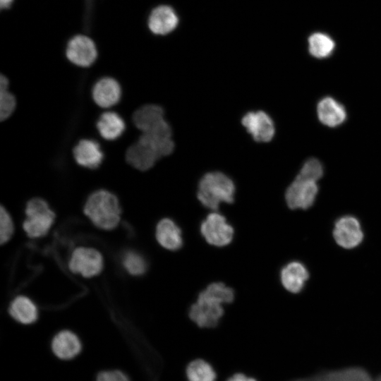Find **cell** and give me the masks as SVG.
I'll return each mask as SVG.
<instances>
[{
  "mask_svg": "<svg viewBox=\"0 0 381 381\" xmlns=\"http://www.w3.org/2000/svg\"><path fill=\"white\" fill-rule=\"evenodd\" d=\"M334 48V41L324 33H314L308 38V50L314 57L319 59L327 57L332 53Z\"/></svg>",
  "mask_w": 381,
  "mask_h": 381,
  "instance_id": "23",
  "label": "cell"
},
{
  "mask_svg": "<svg viewBox=\"0 0 381 381\" xmlns=\"http://www.w3.org/2000/svg\"><path fill=\"white\" fill-rule=\"evenodd\" d=\"M51 347L56 358L62 361H70L80 354L82 344L73 332L63 330L53 337Z\"/></svg>",
  "mask_w": 381,
  "mask_h": 381,
  "instance_id": "16",
  "label": "cell"
},
{
  "mask_svg": "<svg viewBox=\"0 0 381 381\" xmlns=\"http://www.w3.org/2000/svg\"><path fill=\"white\" fill-rule=\"evenodd\" d=\"M14 2V0H0V8L1 11L10 9Z\"/></svg>",
  "mask_w": 381,
  "mask_h": 381,
  "instance_id": "30",
  "label": "cell"
},
{
  "mask_svg": "<svg viewBox=\"0 0 381 381\" xmlns=\"http://www.w3.org/2000/svg\"><path fill=\"white\" fill-rule=\"evenodd\" d=\"M123 265L126 270L133 275H140L147 269V263L145 259L140 255L132 251L125 255Z\"/></svg>",
  "mask_w": 381,
  "mask_h": 381,
  "instance_id": "25",
  "label": "cell"
},
{
  "mask_svg": "<svg viewBox=\"0 0 381 381\" xmlns=\"http://www.w3.org/2000/svg\"><path fill=\"white\" fill-rule=\"evenodd\" d=\"M16 104V98L9 90V80L1 73L0 75V119L1 121L6 120L13 114Z\"/></svg>",
  "mask_w": 381,
  "mask_h": 381,
  "instance_id": "22",
  "label": "cell"
},
{
  "mask_svg": "<svg viewBox=\"0 0 381 381\" xmlns=\"http://www.w3.org/2000/svg\"><path fill=\"white\" fill-rule=\"evenodd\" d=\"M121 97V87L117 80L110 76L98 79L92 88V97L99 107L108 109L116 105Z\"/></svg>",
  "mask_w": 381,
  "mask_h": 381,
  "instance_id": "13",
  "label": "cell"
},
{
  "mask_svg": "<svg viewBox=\"0 0 381 381\" xmlns=\"http://www.w3.org/2000/svg\"><path fill=\"white\" fill-rule=\"evenodd\" d=\"M200 229L205 241L217 247L229 244L234 234L232 226L227 222L225 217L215 211L206 217Z\"/></svg>",
  "mask_w": 381,
  "mask_h": 381,
  "instance_id": "7",
  "label": "cell"
},
{
  "mask_svg": "<svg viewBox=\"0 0 381 381\" xmlns=\"http://www.w3.org/2000/svg\"><path fill=\"white\" fill-rule=\"evenodd\" d=\"M241 123L256 142L267 143L274 136V123L270 115L263 111L246 113L243 116Z\"/></svg>",
  "mask_w": 381,
  "mask_h": 381,
  "instance_id": "10",
  "label": "cell"
},
{
  "mask_svg": "<svg viewBox=\"0 0 381 381\" xmlns=\"http://www.w3.org/2000/svg\"><path fill=\"white\" fill-rule=\"evenodd\" d=\"M25 214L26 219L23 226L31 238L46 235L55 218V214L49 208L47 202L40 198H34L28 202Z\"/></svg>",
  "mask_w": 381,
  "mask_h": 381,
  "instance_id": "4",
  "label": "cell"
},
{
  "mask_svg": "<svg viewBox=\"0 0 381 381\" xmlns=\"http://www.w3.org/2000/svg\"><path fill=\"white\" fill-rule=\"evenodd\" d=\"M308 272L299 262L293 261L281 270L280 279L283 286L289 292H300L308 278Z\"/></svg>",
  "mask_w": 381,
  "mask_h": 381,
  "instance_id": "17",
  "label": "cell"
},
{
  "mask_svg": "<svg viewBox=\"0 0 381 381\" xmlns=\"http://www.w3.org/2000/svg\"><path fill=\"white\" fill-rule=\"evenodd\" d=\"M13 232V225L11 218L3 206L0 208V243L8 241Z\"/></svg>",
  "mask_w": 381,
  "mask_h": 381,
  "instance_id": "27",
  "label": "cell"
},
{
  "mask_svg": "<svg viewBox=\"0 0 381 381\" xmlns=\"http://www.w3.org/2000/svg\"><path fill=\"white\" fill-rule=\"evenodd\" d=\"M333 236L337 244L344 248L356 247L363 238L358 220L351 216H345L337 221Z\"/></svg>",
  "mask_w": 381,
  "mask_h": 381,
  "instance_id": "12",
  "label": "cell"
},
{
  "mask_svg": "<svg viewBox=\"0 0 381 381\" xmlns=\"http://www.w3.org/2000/svg\"><path fill=\"white\" fill-rule=\"evenodd\" d=\"M132 121L141 133L172 132L163 108L158 104H147L139 107L133 114Z\"/></svg>",
  "mask_w": 381,
  "mask_h": 381,
  "instance_id": "6",
  "label": "cell"
},
{
  "mask_svg": "<svg viewBox=\"0 0 381 381\" xmlns=\"http://www.w3.org/2000/svg\"><path fill=\"white\" fill-rule=\"evenodd\" d=\"M188 381H215L216 373L205 361L197 359L190 362L186 368Z\"/></svg>",
  "mask_w": 381,
  "mask_h": 381,
  "instance_id": "24",
  "label": "cell"
},
{
  "mask_svg": "<svg viewBox=\"0 0 381 381\" xmlns=\"http://www.w3.org/2000/svg\"><path fill=\"white\" fill-rule=\"evenodd\" d=\"M96 128L102 138L112 141L122 135L126 129V123L118 113L107 111L99 116Z\"/></svg>",
  "mask_w": 381,
  "mask_h": 381,
  "instance_id": "20",
  "label": "cell"
},
{
  "mask_svg": "<svg viewBox=\"0 0 381 381\" xmlns=\"http://www.w3.org/2000/svg\"><path fill=\"white\" fill-rule=\"evenodd\" d=\"M102 257L97 250L80 247L73 251L68 267L74 273H80L85 277H91L102 271Z\"/></svg>",
  "mask_w": 381,
  "mask_h": 381,
  "instance_id": "11",
  "label": "cell"
},
{
  "mask_svg": "<svg viewBox=\"0 0 381 381\" xmlns=\"http://www.w3.org/2000/svg\"><path fill=\"white\" fill-rule=\"evenodd\" d=\"M95 381H131L128 375L121 370L111 369L99 372Z\"/></svg>",
  "mask_w": 381,
  "mask_h": 381,
  "instance_id": "28",
  "label": "cell"
},
{
  "mask_svg": "<svg viewBox=\"0 0 381 381\" xmlns=\"http://www.w3.org/2000/svg\"><path fill=\"white\" fill-rule=\"evenodd\" d=\"M226 381H257L253 377H248L241 373H237L230 377Z\"/></svg>",
  "mask_w": 381,
  "mask_h": 381,
  "instance_id": "29",
  "label": "cell"
},
{
  "mask_svg": "<svg viewBox=\"0 0 381 381\" xmlns=\"http://www.w3.org/2000/svg\"><path fill=\"white\" fill-rule=\"evenodd\" d=\"M317 114L320 122L329 127L339 126L346 118L344 107L330 97H324L318 102Z\"/></svg>",
  "mask_w": 381,
  "mask_h": 381,
  "instance_id": "18",
  "label": "cell"
},
{
  "mask_svg": "<svg viewBox=\"0 0 381 381\" xmlns=\"http://www.w3.org/2000/svg\"><path fill=\"white\" fill-rule=\"evenodd\" d=\"M234 299V290L221 282L210 284L201 291L189 310V318L200 327H214L224 315L222 304Z\"/></svg>",
  "mask_w": 381,
  "mask_h": 381,
  "instance_id": "1",
  "label": "cell"
},
{
  "mask_svg": "<svg viewBox=\"0 0 381 381\" xmlns=\"http://www.w3.org/2000/svg\"><path fill=\"white\" fill-rule=\"evenodd\" d=\"M127 163L135 169L145 171L150 169L162 158L157 149L147 140L139 136L125 154Z\"/></svg>",
  "mask_w": 381,
  "mask_h": 381,
  "instance_id": "9",
  "label": "cell"
},
{
  "mask_svg": "<svg viewBox=\"0 0 381 381\" xmlns=\"http://www.w3.org/2000/svg\"><path fill=\"white\" fill-rule=\"evenodd\" d=\"M67 60L78 67L91 66L98 57V49L95 40L85 34H76L71 37L65 47Z\"/></svg>",
  "mask_w": 381,
  "mask_h": 381,
  "instance_id": "5",
  "label": "cell"
},
{
  "mask_svg": "<svg viewBox=\"0 0 381 381\" xmlns=\"http://www.w3.org/2000/svg\"><path fill=\"white\" fill-rule=\"evenodd\" d=\"M322 174L323 168L321 162L315 158H310L303 164L297 176L317 182Z\"/></svg>",
  "mask_w": 381,
  "mask_h": 381,
  "instance_id": "26",
  "label": "cell"
},
{
  "mask_svg": "<svg viewBox=\"0 0 381 381\" xmlns=\"http://www.w3.org/2000/svg\"><path fill=\"white\" fill-rule=\"evenodd\" d=\"M11 315L23 324L34 322L37 318V311L35 304L28 298L20 296L16 297L9 308Z\"/></svg>",
  "mask_w": 381,
  "mask_h": 381,
  "instance_id": "21",
  "label": "cell"
},
{
  "mask_svg": "<svg viewBox=\"0 0 381 381\" xmlns=\"http://www.w3.org/2000/svg\"><path fill=\"white\" fill-rule=\"evenodd\" d=\"M73 156L80 167L94 169L102 162L104 155L99 144L95 140H80L73 149Z\"/></svg>",
  "mask_w": 381,
  "mask_h": 381,
  "instance_id": "14",
  "label": "cell"
},
{
  "mask_svg": "<svg viewBox=\"0 0 381 381\" xmlns=\"http://www.w3.org/2000/svg\"><path fill=\"white\" fill-rule=\"evenodd\" d=\"M156 238L163 248L169 250H177L183 245L181 229L169 218L163 219L157 224Z\"/></svg>",
  "mask_w": 381,
  "mask_h": 381,
  "instance_id": "19",
  "label": "cell"
},
{
  "mask_svg": "<svg viewBox=\"0 0 381 381\" xmlns=\"http://www.w3.org/2000/svg\"><path fill=\"white\" fill-rule=\"evenodd\" d=\"M84 212L95 226L109 230L118 225L121 207L114 194L107 190L99 189L88 197Z\"/></svg>",
  "mask_w": 381,
  "mask_h": 381,
  "instance_id": "3",
  "label": "cell"
},
{
  "mask_svg": "<svg viewBox=\"0 0 381 381\" xmlns=\"http://www.w3.org/2000/svg\"><path fill=\"white\" fill-rule=\"evenodd\" d=\"M179 23V18L174 10L169 6L160 5L152 10L147 26L155 35H165L172 32Z\"/></svg>",
  "mask_w": 381,
  "mask_h": 381,
  "instance_id": "15",
  "label": "cell"
},
{
  "mask_svg": "<svg viewBox=\"0 0 381 381\" xmlns=\"http://www.w3.org/2000/svg\"><path fill=\"white\" fill-rule=\"evenodd\" d=\"M236 187L232 179L220 171L205 174L198 186V198L207 209L216 211L222 203L234 201Z\"/></svg>",
  "mask_w": 381,
  "mask_h": 381,
  "instance_id": "2",
  "label": "cell"
},
{
  "mask_svg": "<svg viewBox=\"0 0 381 381\" xmlns=\"http://www.w3.org/2000/svg\"><path fill=\"white\" fill-rule=\"evenodd\" d=\"M318 191L316 181L296 176L286 191V202L291 209L306 210L314 203Z\"/></svg>",
  "mask_w": 381,
  "mask_h": 381,
  "instance_id": "8",
  "label": "cell"
}]
</instances>
